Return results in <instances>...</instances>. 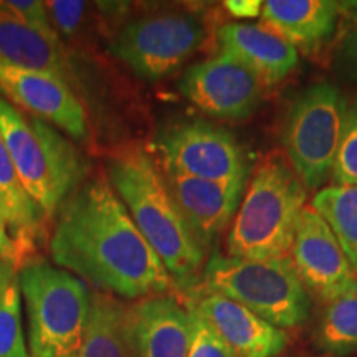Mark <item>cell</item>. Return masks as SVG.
<instances>
[{
  "mask_svg": "<svg viewBox=\"0 0 357 357\" xmlns=\"http://www.w3.org/2000/svg\"><path fill=\"white\" fill-rule=\"evenodd\" d=\"M50 252L56 265L129 300L164 294L174 284L105 177L88 181L66 200Z\"/></svg>",
  "mask_w": 357,
  "mask_h": 357,
  "instance_id": "obj_1",
  "label": "cell"
},
{
  "mask_svg": "<svg viewBox=\"0 0 357 357\" xmlns=\"http://www.w3.org/2000/svg\"><path fill=\"white\" fill-rule=\"evenodd\" d=\"M109 182L164 263L172 283L184 291L197 288L205 266V250L151 155L134 146L118 153L109 162Z\"/></svg>",
  "mask_w": 357,
  "mask_h": 357,
  "instance_id": "obj_2",
  "label": "cell"
},
{
  "mask_svg": "<svg viewBox=\"0 0 357 357\" xmlns=\"http://www.w3.org/2000/svg\"><path fill=\"white\" fill-rule=\"evenodd\" d=\"M306 185L283 155L270 154L253 174L227 238L230 257L289 258L294 231L306 207Z\"/></svg>",
  "mask_w": 357,
  "mask_h": 357,
  "instance_id": "obj_3",
  "label": "cell"
},
{
  "mask_svg": "<svg viewBox=\"0 0 357 357\" xmlns=\"http://www.w3.org/2000/svg\"><path fill=\"white\" fill-rule=\"evenodd\" d=\"M0 134L22 187L43 215H53L86 174L82 154L50 123L22 114L6 100H0Z\"/></svg>",
  "mask_w": 357,
  "mask_h": 357,
  "instance_id": "obj_4",
  "label": "cell"
},
{
  "mask_svg": "<svg viewBox=\"0 0 357 357\" xmlns=\"http://www.w3.org/2000/svg\"><path fill=\"white\" fill-rule=\"evenodd\" d=\"M199 284L202 293L229 298L283 331L306 323L311 314V296L289 258L248 260L215 252Z\"/></svg>",
  "mask_w": 357,
  "mask_h": 357,
  "instance_id": "obj_5",
  "label": "cell"
},
{
  "mask_svg": "<svg viewBox=\"0 0 357 357\" xmlns=\"http://www.w3.org/2000/svg\"><path fill=\"white\" fill-rule=\"evenodd\" d=\"M29 319L30 357H65L79 351L91 305L83 280L48 263H33L19 275Z\"/></svg>",
  "mask_w": 357,
  "mask_h": 357,
  "instance_id": "obj_6",
  "label": "cell"
},
{
  "mask_svg": "<svg viewBox=\"0 0 357 357\" xmlns=\"http://www.w3.org/2000/svg\"><path fill=\"white\" fill-rule=\"evenodd\" d=\"M347 106L336 84L319 82L301 91L288 108L283 144L291 167L307 189H318L331 176Z\"/></svg>",
  "mask_w": 357,
  "mask_h": 357,
  "instance_id": "obj_7",
  "label": "cell"
},
{
  "mask_svg": "<svg viewBox=\"0 0 357 357\" xmlns=\"http://www.w3.org/2000/svg\"><path fill=\"white\" fill-rule=\"evenodd\" d=\"M205 29L189 13H155L129 22L109 43L114 58L137 77L158 82L181 68L199 50Z\"/></svg>",
  "mask_w": 357,
  "mask_h": 357,
  "instance_id": "obj_8",
  "label": "cell"
},
{
  "mask_svg": "<svg viewBox=\"0 0 357 357\" xmlns=\"http://www.w3.org/2000/svg\"><path fill=\"white\" fill-rule=\"evenodd\" d=\"M162 171L215 182H245L250 167L238 142L227 129L207 121L174 124L159 136Z\"/></svg>",
  "mask_w": 357,
  "mask_h": 357,
  "instance_id": "obj_9",
  "label": "cell"
},
{
  "mask_svg": "<svg viewBox=\"0 0 357 357\" xmlns=\"http://www.w3.org/2000/svg\"><path fill=\"white\" fill-rule=\"evenodd\" d=\"M265 84L225 53L190 66L178 88L192 105L218 119L238 121L255 113Z\"/></svg>",
  "mask_w": 357,
  "mask_h": 357,
  "instance_id": "obj_10",
  "label": "cell"
},
{
  "mask_svg": "<svg viewBox=\"0 0 357 357\" xmlns=\"http://www.w3.org/2000/svg\"><path fill=\"white\" fill-rule=\"evenodd\" d=\"M289 260L310 296L329 303L357 280L333 230L311 205L303 208Z\"/></svg>",
  "mask_w": 357,
  "mask_h": 357,
  "instance_id": "obj_11",
  "label": "cell"
},
{
  "mask_svg": "<svg viewBox=\"0 0 357 357\" xmlns=\"http://www.w3.org/2000/svg\"><path fill=\"white\" fill-rule=\"evenodd\" d=\"M0 93L43 121L55 124L75 139L88 132L86 113L70 84L53 75L0 63Z\"/></svg>",
  "mask_w": 357,
  "mask_h": 357,
  "instance_id": "obj_12",
  "label": "cell"
},
{
  "mask_svg": "<svg viewBox=\"0 0 357 357\" xmlns=\"http://www.w3.org/2000/svg\"><path fill=\"white\" fill-rule=\"evenodd\" d=\"M169 192L204 250L225 230L242 204L245 182H215L164 172Z\"/></svg>",
  "mask_w": 357,
  "mask_h": 357,
  "instance_id": "obj_13",
  "label": "cell"
},
{
  "mask_svg": "<svg viewBox=\"0 0 357 357\" xmlns=\"http://www.w3.org/2000/svg\"><path fill=\"white\" fill-rule=\"evenodd\" d=\"M128 331L136 357H189V310L166 294L128 306Z\"/></svg>",
  "mask_w": 357,
  "mask_h": 357,
  "instance_id": "obj_14",
  "label": "cell"
},
{
  "mask_svg": "<svg viewBox=\"0 0 357 357\" xmlns=\"http://www.w3.org/2000/svg\"><path fill=\"white\" fill-rule=\"evenodd\" d=\"M236 357H278L288 344L283 329L215 293H202L194 305Z\"/></svg>",
  "mask_w": 357,
  "mask_h": 357,
  "instance_id": "obj_15",
  "label": "cell"
},
{
  "mask_svg": "<svg viewBox=\"0 0 357 357\" xmlns=\"http://www.w3.org/2000/svg\"><path fill=\"white\" fill-rule=\"evenodd\" d=\"M222 53L250 68L263 84H275L298 65V50L263 24H227L217 33Z\"/></svg>",
  "mask_w": 357,
  "mask_h": 357,
  "instance_id": "obj_16",
  "label": "cell"
},
{
  "mask_svg": "<svg viewBox=\"0 0 357 357\" xmlns=\"http://www.w3.org/2000/svg\"><path fill=\"white\" fill-rule=\"evenodd\" d=\"M337 19V3L329 0H268L261 8L263 25L306 52L333 37Z\"/></svg>",
  "mask_w": 357,
  "mask_h": 357,
  "instance_id": "obj_17",
  "label": "cell"
},
{
  "mask_svg": "<svg viewBox=\"0 0 357 357\" xmlns=\"http://www.w3.org/2000/svg\"><path fill=\"white\" fill-rule=\"evenodd\" d=\"M60 47L0 6V63L42 71L68 83L70 68Z\"/></svg>",
  "mask_w": 357,
  "mask_h": 357,
  "instance_id": "obj_18",
  "label": "cell"
},
{
  "mask_svg": "<svg viewBox=\"0 0 357 357\" xmlns=\"http://www.w3.org/2000/svg\"><path fill=\"white\" fill-rule=\"evenodd\" d=\"M78 357H136L128 331V306L108 293H91Z\"/></svg>",
  "mask_w": 357,
  "mask_h": 357,
  "instance_id": "obj_19",
  "label": "cell"
},
{
  "mask_svg": "<svg viewBox=\"0 0 357 357\" xmlns=\"http://www.w3.org/2000/svg\"><path fill=\"white\" fill-rule=\"evenodd\" d=\"M314 341L321 352L333 357L357 352V280L346 291L326 303Z\"/></svg>",
  "mask_w": 357,
  "mask_h": 357,
  "instance_id": "obj_20",
  "label": "cell"
},
{
  "mask_svg": "<svg viewBox=\"0 0 357 357\" xmlns=\"http://www.w3.org/2000/svg\"><path fill=\"white\" fill-rule=\"evenodd\" d=\"M311 207L324 218L357 275V185H329L316 192Z\"/></svg>",
  "mask_w": 357,
  "mask_h": 357,
  "instance_id": "obj_21",
  "label": "cell"
},
{
  "mask_svg": "<svg viewBox=\"0 0 357 357\" xmlns=\"http://www.w3.org/2000/svg\"><path fill=\"white\" fill-rule=\"evenodd\" d=\"M0 195L12 217V229L19 234L33 230L42 220V211L20 184L2 134H0Z\"/></svg>",
  "mask_w": 357,
  "mask_h": 357,
  "instance_id": "obj_22",
  "label": "cell"
},
{
  "mask_svg": "<svg viewBox=\"0 0 357 357\" xmlns=\"http://www.w3.org/2000/svg\"><path fill=\"white\" fill-rule=\"evenodd\" d=\"M0 357H30L22 324L19 276L12 280L0 298Z\"/></svg>",
  "mask_w": 357,
  "mask_h": 357,
  "instance_id": "obj_23",
  "label": "cell"
},
{
  "mask_svg": "<svg viewBox=\"0 0 357 357\" xmlns=\"http://www.w3.org/2000/svg\"><path fill=\"white\" fill-rule=\"evenodd\" d=\"M331 174L336 185H357V100L347 106L344 129Z\"/></svg>",
  "mask_w": 357,
  "mask_h": 357,
  "instance_id": "obj_24",
  "label": "cell"
},
{
  "mask_svg": "<svg viewBox=\"0 0 357 357\" xmlns=\"http://www.w3.org/2000/svg\"><path fill=\"white\" fill-rule=\"evenodd\" d=\"M187 310L190 316L189 357H236L197 307L190 305Z\"/></svg>",
  "mask_w": 357,
  "mask_h": 357,
  "instance_id": "obj_25",
  "label": "cell"
},
{
  "mask_svg": "<svg viewBox=\"0 0 357 357\" xmlns=\"http://www.w3.org/2000/svg\"><path fill=\"white\" fill-rule=\"evenodd\" d=\"M0 6L29 29L43 35L45 38H48L53 43L61 45L60 35L56 33L55 26L52 24L45 2H37V0H0Z\"/></svg>",
  "mask_w": 357,
  "mask_h": 357,
  "instance_id": "obj_26",
  "label": "cell"
},
{
  "mask_svg": "<svg viewBox=\"0 0 357 357\" xmlns=\"http://www.w3.org/2000/svg\"><path fill=\"white\" fill-rule=\"evenodd\" d=\"M45 7L56 33L65 37H73L78 32L84 20V13L88 10L86 2H77V0H53V2H45Z\"/></svg>",
  "mask_w": 357,
  "mask_h": 357,
  "instance_id": "obj_27",
  "label": "cell"
},
{
  "mask_svg": "<svg viewBox=\"0 0 357 357\" xmlns=\"http://www.w3.org/2000/svg\"><path fill=\"white\" fill-rule=\"evenodd\" d=\"M26 247H29L26 240L13 238L8 234V227L0 220V260L17 266V263H20L22 257L25 255Z\"/></svg>",
  "mask_w": 357,
  "mask_h": 357,
  "instance_id": "obj_28",
  "label": "cell"
},
{
  "mask_svg": "<svg viewBox=\"0 0 357 357\" xmlns=\"http://www.w3.org/2000/svg\"><path fill=\"white\" fill-rule=\"evenodd\" d=\"M225 7L235 19H253L261 12L263 2L260 0H229L225 2Z\"/></svg>",
  "mask_w": 357,
  "mask_h": 357,
  "instance_id": "obj_29",
  "label": "cell"
},
{
  "mask_svg": "<svg viewBox=\"0 0 357 357\" xmlns=\"http://www.w3.org/2000/svg\"><path fill=\"white\" fill-rule=\"evenodd\" d=\"M15 266L10 265V263H3L0 266V298H2L3 291H6L8 284L12 283V280L15 278Z\"/></svg>",
  "mask_w": 357,
  "mask_h": 357,
  "instance_id": "obj_30",
  "label": "cell"
},
{
  "mask_svg": "<svg viewBox=\"0 0 357 357\" xmlns=\"http://www.w3.org/2000/svg\"><path fill=\"white\" fill-rule=\"evenodd\" d=\"M0 220L6 223L7 227H12V217H10V213H8V208H7L6 202H3L2 195H0Z\"/></svg>",
  "mask_w": 357,
  "mask_h": 357,
  "instance_id": "obj_31",
  "label": "cell"
},
{
  "mask_svg": "<svg viewBox=\"0 0 357 357\" xmlns=\"http://www.w3.org/2000/svg\"><path fill=\"white\" fill-rule=\"evenodd\" d=\"M354 25H356V38H357V6H356V12H354Z\"/></svg>",
  "mask_w": 357,
  "mask_h": 357,
  "instance_id": "obj_32",
  "label": "cell"
},
{
  "mask_svg": "<svg viewBox=\"0 0 357 357\" xmlns=\"http://www.w3.org/2000/svg\"><path fill=\"white\" fill-rule=\"evenodd\" d=\"M65 357H78V352H75V354H70V356H65Z\"/></svg>",
  "mask_w": 357,
  "mask_h": 357,
  "instance_id": "obj_33",
  "label": "cell"
},
{
  "mask_svg": "<svg viewBox=\"0 0 357 357\" xmlns=\"http://www.w3.org/2000/svg\"><path fill=\"white\" fill-rule=\"evenodd\" d=\"M3 263H7V261H3V260H0V266H2V265H3Z\"/></svg>",
  "mask_w": 357,
  "mask_h": 357,
  "instance_id": "obj_34",
  "label": "cell"
}]
</instances>
